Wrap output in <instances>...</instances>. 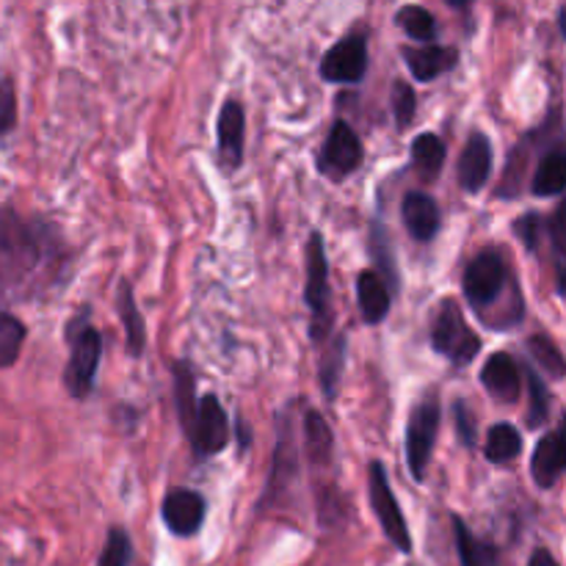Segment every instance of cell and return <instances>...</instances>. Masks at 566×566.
<instances>
[{
    "label": "cell",
    "mask_w": 566,
    "mask_h": 566,
    "mask_svg": "<svg viewBox=\"0 0 566 566\" xmlns=\"http://www.w3.org/2000/svg\"><path fill=\"white\" fill-rule=\"evenodd\" d=\"M20 122V105H17V88L14 77H0V138L11 136Z\"/></svg>",
    "instance_id": "35"
},
{
    "label": "cell",
    "mask_w": 566,
    "mask_h": 566,
    "mask_svg": "<svg viewBox=\"0 0 566 566\" xmlns=\"http://www.w3.org/2000/svg\"><path fill=\"white\" fill-rule=\"evenodd\" d=\"M368 497L370 509H374L376 520H379L390 545H396L403 556H409L412 553V536H409L407 517H403L401 506H398L396 495H392L390 479H387V470L379 459L368 464Z\"/></svg>",
    "instance_id": "7"
},
{
    "label": "cell",
    "mask_w": 566,
    "mask_h": 566,
    "mask_svg": "<svg viewBox=\"0 0 566 566\" xmlns=\"http://www.w3.org/2000/svg\"><path fill=\"white\" fill-rule=\"evenodd\" d=\"M368 75V39L365 33L352 31L324 53L321 59V77L326 83H359Z\"/></svg>",
    "instance_id": "11"
},
{
    "label": "cell",
    "mask_w": 566,
    "mask_h": 566,
    "mask_svg": "<svg viewBox=\"0 0 566 566\" xmlns=\"http://www.w3.org/2000/svg\"><path fill=\"white\" fill-rule=\"evenodd\" d=\"M171 374H175V407L177 418H180L182 431L191 429L193 418H197V374H193L191 363L188 359H177L171 365Z\"/></svg>",
    "instance_id": "24"
},
{
    "label": "cell",
    "mask_w": 566,
    "mask_h": 566,
    "mask_svg": "<svg viewBox=\"0 0 566 566\" xmlns=\"http://www.w3.org/2000/svg\"><path fill=\"white\" fill-rule=\"evenodd\" d=\"M566 473V415L562 426L536 442V451L531 457V475H534L539 490H551Z\"/></svg>",
    "instance_id": "15"
},
{
    "label": "cell",
    "mask_w": 566,
    "mask_h": 566,
    "mask_svg": "<svg viewBox=\"0 0 566 566\" xmlns=\"http://www.w3.org/2000/svg\"><path fill=\"white\" fill-rule=\"evenodd\" d=\"M481 385L497 403H517L520 390H523V370L514 363L512 354L495 352L481 368Z\"/></svg>",
    "instance_id": "16"
},
{
    "label": "cell",
    "mask_w": 566,
    "mask_h": 566,
    "mask_svg": "<svg viewBox=\"0 0 566 566\" xmlns=\"http://www.w3.org/2000/svg\"><path fill=\"white\" fill-rule=\"evenodd\" d=\"M92 313L83 307L75 318L66 324L64 340L70 346V359L64 368V387L75 401H86L94 390L99 359H103V335L88 324Z\"/></svg>",
    "instance_id": "2"
},
{
    "label": "cell",
    "mask_w": 566,
    "mask_h": 566,
    "mask_svg": "<svg viewBox=\"0 0 566 566\" xmlns=\"http://www.w3.org/2000/svg\"><path fill=\"white\" fill-rule=\"evenodd\" d=\"M418 114V94L407 81L392 83V119H396L398 130H407Z\"/></svg>",
    "instance_id": "34"
},
{
    "label": "cell",
    "mask_w": 566,
    "mask_h": 566,
    "mask_svg": "<svg viewBox=\"0 0 566 566\" xmlns=\"http://www.w3.org/2000/svg\"><path fill=\"white\" fill-rule=\"evenodd\" d=\"M492 142L484 130L470 133L468 144H464L462 155L457 164V180L464 193L484 191L486 180L492 175Z\"/></svg>",
    "instance_id": "13"
},
{
    "label": "cell",
    "mask_w": 566,
    "mask_h": 566,
    "mask_svg": "<svg viewBox=\"0 0 566 566\" xmlns=\"http://www.w3.org/2000/svg\"><path fill=\"white\" fill-rule=\"evenodd\" d=\"M346 354H348L346 335H335L329 340V348L324 352V357H321L318 379H321V390H324L326 401H335L337 398V385H340L343 368H346Z\"/></svg>",
    "instance_id": "27"
},
{
    "label": "cell",
    "mask_w": 566,
    "mask_h": 566,
    "mask_svg": "<svg viewBox=\"0 0 566 566\" xmlns=\"http://www.w3.org/2000/svg\"><path fill=\"white\" fill-rule=\"evenodd\" d=\"M238 440H241V448H243V451H247L249 442H252V434H249L247 420H241V418H238Z\"/></svg>",
    "instance_id": "40"
},
{
    "label": "cell",
    "mask_w": 566,
    "mask_h": 566,
    "mask_svg": "<svg viewBox=\"0 0 566 566\" xmlns=\"http://www.w3.org/2000/svg\"><path fill=\"white\" fill-rule=\"evenodd\" d=\"M401 55L418 83L437 81V77L446 75V72L457 70L459 64V50L442 48V44H407V48L401 50Z\"/></svg>",
    "instance_id": "17"
},
{
    "label": "cell",
    "mask_w": 566,
    "mask_h": 566,
    "mask_svg": "<svg viewBox=\"0 0 566 566\" xmlns=\"http://www.w3.org/2000/svg\"><path fill=\"white\" fill-rule=\"evenodd\" d=\"M531 191L536 197H558L566 191V149H551V153L542 155Z\"/></svg>",
    "instance_id": "25"
},
{
    "label": "cell",
    "mask_w": 566,
    "mask_h": 566,
    "mask_svg": "<svg viewBox=\"0 0 566 566\" xmlns=\"http://www.w3.org/2000/svg\"><path fill=\"white\" fill-rule=\"evenodd\" d=\"M116 313H119L122 326H125L127 352H130V357L138 359L144 354V348H147V324H144V315L136 304L133 285L125 280L116 287Z\"/></svg>",
    "instance_id": "22"
},
{
    "label": "cell",
    "mask_w": 566,
    "mask_h": 566,
    "mask_svg": "<svg viewBox=\"0 0 566 566\" xmlns=\"http://www.w3.org/2000/svg\"><path fill=\"white\" fill-rule=\"evenodd\" d=\"M558 28H562V33L566 39V9H562V14H558Z\"/></svg>",
    "instance_id": "41"
},
{
    "label": "cell",
    "mask_w": 566,
    "mask_h": 566,
    "mask_svg": "<svg viewBox=\"0 0 566 566\" xmlns=\"http://www.w3.org/2000/svg\"><path fill=\"white\" fill-rule=\"evenodd\" d=\"M298 398L291 401L285 407V412H280V420H276V451H274V468H271V479H269V490H265V497L260 501V509L271 506L282 492L291 490L296 484L298 473V448H296V412Z\"/></svg>",
    "instance_id": "8"
},
{
    "label": "cell",
    "mask_w": 566,
    "mask_h": 566,
    "mask_svg": "<svg viewBox=\"0 0 566 566\" xmlns=\"http://www.w3.org/2000/svg\"><path fill=\"white\" fill-rule=\"evenodd\" d=\"M453 418H457V431H459V440H462V446L475 448V442H479V429H475V418H473V412H470L468 401L453 403Z\"/></svg>",
    "instance_id": "37"
},
{
    "label": "cell",
    "mask_w": 566,
    "mask_h": 566,
    "mask_svg": "<svg viewBox=\"0 0 566 566\" xmlns=\"http://www.w3.org/2000/svg\"><path fill=\"white\" fill-rule=\"evenodd\" d=\"M130 558H133L130 536H127L125 528L114 525V528L108 531V536H105V545L97 558V566H127L130 564Z\"/></svg>",
    "instance_id": "33"
},
{
    "label": "cell",
    "mask_w": 566,
    "mask_h": 566,
    "mask_svg": "<svg viewBox=\"0 0 566 566\" xmlns=\"http://www.w3.org/2000/svg\"><path fill=\"white\" fill-rule=\"evenodd\" d=\"M304 420V457L315 470H326L335 457V434L324 415L313 407H302Z\"/></svg>",
    "instance_id": "19"
},
{
    "label": "cell",
    "mask_w": 566,
    "mask_h": 566,
    "mask_svg": "<svg viewBox=\"0 0 566 566\" xmlns=\"http://www.w3.org/2000/svg\"><path fill=\"white\" fill-rule=\"evenodd\" d=\"M28 340V326L9 310H0V370L11 368L20 359Z\"/></svg>",
    "instance_id": "29"
},
{
    "label": "cell",
    "mask_w": 566,
    "mask_h": 566,
    "mask_svg": "<svg viewBox=\"0 0 566 566\" xmlns=\"http://www.w3.org/2000/svg\"><path fill=\"white\" fill-rule=\"evenodd\" d=\"M440 420H442V407L440 398L434 392L423 398L420 403H415L412 412H409L407 423V464L409 475L415 481H426V473H429L431 453H434L437 434H440Z\"/></svg>",
    "instance_id": "6"
},
{
    "label": "cell",
    "mask_w": 566,
    "mask_h": 566,
    "mask_svg": "<svg viewBox=\"0 0 566 566\" xmlns=\"http://www.w3.org/2000/svg\"><path fill=\"white\" fill-rule=\"evenodd\" d=\"M216 138H219V160L227 171L243 164V144H247V111L235 99L221 105L219 122H216Z\"/></svg>",
    "instance_id": "14"
},
{
    "label": "cell",
    "mask_w": 566,
    "mask_h": 566,
    "mask_svg": "<svg viewBox=\"0 0 566 566\" xmlns=\"http://www.w3.org/2000/svg\"><path fill=\"white\" fill-rule=\"evenodd\" d=\"M523 376H528V396H531L528 429H539V426H545L547 418H551V390H547V385L542 381V376L536 374L534 368H525Z\"/></svg>",
    "instance_id": "32"
},
{
    "label": "cell",
    "mask_w": 566,
    "mask_h": 566,
    "mask_svg": "<svg viewBox=\"0 0 566 566\" xmlns=\"http://www.w3.org/2000/svg\"><path fill=\"white\" fill-rule=\"evenodd\" d=\"M486 459L492 464H509L523 453V434L512 423H497L486 431Z\"/></svg>",
    "instance_id": "28"
},
{
    "label": "cell",
    "mask_w": 566,
    "mask_h": 566,
    "mask_svg": "<svg viewBox=\"0 0 566 566\" xmlns=\"http://www.w3.org/2000/svg\"><path fill=\"white\" fill-rule=\"evenodd\" d=\"M542 216L539 213H523L517 221H514V235L520 238V243H523L528 252H536L539 249V241H542Z\"/></svg>",
    "instance_id": "36"
},
{
    "label": "cell",
    "mask_w": 566,
    "mask_h": 566,
    "mask_svg": "<svg viewBox=\"0 0 566 566\" xmlns=\"http://www.w3.org/2000/svg\"><path fill=\"white\" fill-rule=\"evenodd\" d=\"M370 258H374V263L379 265V276L381 280L390 285L392 293L401 291V274H398V260H396V252H392V243H390V235H387L385 224L381 221H374L370 224Z\"/></svg>",
    "instance_id": "26"
},
{
    "label": "cell",
    "mask_w": 566,
    "mask_h": 566,
    "mask_svg": "<svg viewBox=\"0 0 566 566\" xmlns=\"http://www.w3.org/2000/svg\"><path fill=\"white\" fill-rule=\"evenodd\" d=\"M401 216L409 235H412L415 241L429 243L434 241L437 232H440V224H442L440 205H437V199L429 197L426 191H409L407 197H403Z\"/></svg>",
    "instance_id": "18"
},
{
    "label": "cell",
    "mask_w": 566,
    "mask_h": 566,
    "mask_svg": "<svg viewBox=\"0 0 566 566\" xmlns=\"http://www.w3.org/2000/svg\"><path fill=\"white\" fill-rule=\"evenodd\" d=\"M307 282H304V304L310 310V337L313 343H329L335 329V310H332V285H329V258H326L324 235L318 230L307 238Z\"/></svg>",
    "instance_id": "4"
},
{
    "label": "cell",
    "mask_w": 566,
    "mask_h": 566,
    "mask_svg": "<svg viewBox=\"0 0 566 566\" xmlns=\"http://www.w3.org/2000/svg\"><path fill=\"white\" fill-rule=\"evenodd\" d=\"M528 566H558V562L551 556V551H545V547H536Z\"/></svg>",
    "instance_id": "39"
},
{
    "label": "cell",
    "mask_w": 566,
    "mask_h": 566,
    "mask_svg": "<svg viewBox=\"0 0 566 566\" xmlns=\"http://www.w3.org/2000/svg\"><path fill=\"white\" fill-rule=\"evenodd\" d=\"M70 260L59 227L0 205V302H33L61 282Z\"/></svg>",
    "instance_id": "1"
},
{
    "label": "cell",
    "mask_w": 566,
    "mask_h": 566,
    "mask_svg": "<svg viewBox=\"0 0 566 566\" xmlns=\"http://www.w3.org/2000/svg\"><path fill=\"white\" fill-rule=\"evenodd\" d=\"M453 525V542H457L459 564L462 566H501V547L490 539H481L470 531L459 514L451 517Z\"/></svg>",
    "instance_id": "21"
},
{
    "label": "cell",
    "mask_w": 566,
    "mask_h": 566,
    "mask_svg": "<svg viewBox=\"0 0 566 566\" xmlns=\"http://www.w3.org/2000/svg\"><path fill=\"white\" fill-rule=\"evenodd\" d=\"M186 434L199 459H210L224 451L227 442H230V420H227V412L216 392H205L199 398L197 418Z\"/></svg>",
    "instance_id": "10"
},
{
    "label": "cell",
    "mask_w": 566,
    "mask_h": 566,
    "mask_svg": "<svg viewBox=\"0 0 566 566\" xmlns=\"http://www.w3.org/2000/svg\"><path fill=\"white\" fill-rule=\"evenodd\" d=\"M431 346L457 368H464L481 354V337L470 329L462 307L453 298H442L431 310Z\"/></svg>",
    "instance_id": "5"
},
{
    "label": "cell",
    "mask_w": 566,
    "mask_h": 566,
    "mask_svg": "<svg viewBox=\"0 0 566 566\" xmlns=\"http://www.w3.org/2000/svg\"><path fill=\"white\" fill-rule=\"evenodd\" d=\"M205 514H208V503L193 490H171L164 497V506H160L164 525L177 539H191V536H197L205 523Z\"/></svg>",
    "instance_id": "12"
},
{
    "label": "cell",
    "mask_w": 566,
    "mask_h": 566,
    "mask_svg": "<svg viewBox=\"0 0 566 566\" xmlns=\"http://www.w3.org/2000/svg\"><path fill=\"white\" fill-rule=\"evenodd\" d=\"M357 302L363 310L365 324H381V321L390 315L392 307V291L385 280L379 276V271L365 269L357 276Z\"/></svg>",
    "instance_id": "20"
},
{
    "label": "cell",
    "mask_w": 566,
    "mask_h": 566,
    "mask_svg": "<svg viewBox=\"0 0 566 566\" xmlns=\"http://www.w3.org/2000/svg\"><path fill=\"white\" fill-rule=\"evenodd\" d=\"M547 232H551V243L562 258H566V197L553 210L551 221H547Z\"/></svg>",
    "instance_id": "38"
},
{
    "label": "cell",
    "mask_w": 566,
    "mask_h": 566,
    "mask_svg": "<svg viewBox=\"0 0 566 566\" xmlns=\"http://www.w3.org/2000/svg\"><path fill=\"white\" fill-rule=\"evenodd\" d=\"M396 25L415 42L431 44L437 39V20L423 6H401L396 11Z\"/></svg>",
    "instance_id": "30"
},
{
    "label": "cell",
    "mask_w": 566,
    "mask_h": 566,
    "mask_svg": "<svg viewBox=\"0 0 566 566\" xmlns=\"http://www.w3.org/2000/svg\"><path fill=\"white\" fill-rule=\"evenodd\" d=\"M409 155H412V166L418 169L420 180L434 182L446 166V142L437 133H420L409 147Z\"/></svg>",
    "instance_id": "23"
},
{
    "label": "cell",
    "mask_w": 566,
    "mask_h": 566,
    "mask_svg": "<svg viewBox=\"0 0 566 566\" xmlns=\"http://www.w3.org/2000/svg\"><path fill=\"white\" fill-rule=\"evenodd\" d=\"M365 160V147L359 142L357 130L348 125L346 119H335L332 122L329 133H326L324 144L318 149V171L329 180L340 182L346 177H352L354 171L363 166Z\"/></svg>",
    "instance_id": "9"
},
{
    "label": "cell",
    "mask_w": 566,
    "mask_h": 566,
    "mask_svg": "<svg viewBox=\"0 0 566 566\" xmlns=\"http://www.w3.org/2000/svg\"><path fill=\"white\" fill-rule=\"evenodd\" d=\"M462 287L464 298L475 310V315L492 326L497 313V302L506 296V291H514L517 285H514L512 271H509V263L501 254V249H484L464 269Z\"/></svg>",
    "instance_id": "3"
},
{
    "label": "cell",
    "mask_w": 566,
    "mask_h": 566,
    "mask_svg": "<svg viewBox=\"0 0 566 566\" xmlns=\"http://www.w3.org/2000/svg\"><path fill=\"white\" fill-rule=\"evenodd\" d=\"M528 354L534 357V363L545 370L551 379H564L566 376V359L564 354L558 352L556 343L545 335H531L528 343H525Z\"/></svg>",
    "instance_id": "31"
}]
</instances>
